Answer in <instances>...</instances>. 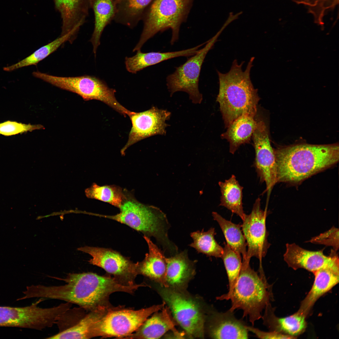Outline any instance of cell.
<instances>
[{
  "label": "cell",
  "mask_w": 339,
  "mask_h": 339,
  "mask_svg": "<svg viewBox=\"0 0 339 339\" xmlns=\"http://www.w3.org/2000/svg\"><path fill=\"white\" fill-rule=\"evenodd\" d=\"M276 321L280 329L291 336L300 334L306 327L305 315L299 311L290 316L277 319Z\"/></svg>",
  "instance_id": "cell-33"
},
{
  "label": "cell",
  "mask_w": 339,
  "mask_h": 339,
  "mask_svg": "<svg viewBox=\"0 0 339 339\" xmlns=\"http://www.w3.org/2000/svg\"><path fill=\"white\" fill-rule=\"evenodd\" d=\"M233 312L218 313L209 328L210 336L215 339H247L248 331L243 322L236 319Z\"/></svg>",
  "instance_id": "cell-19"
},
{
  "label": "cell",
  "mask_w": 339,
  "mask_h": 339,
  "mask_svg": "<svg viewBox=\"0 0 339 339\" xmlns=\"http://www.w3.org/2000/svg\"><path fill=\"white\" fill-rule=\"evenodd\" d=\"M266 211L261 208V199L259 197L254 203L251 213L249 215L246 214L242 220L241 228L248 249L242 267L249 265L252 257L259 260L260 267H262V259L266 256L269 246L266 224Z\"/></svg>",
  "instance_id": "cell-10"
},
{
  "label": "cell",
  "mask_w": 339,
  "mask_h": 339,
  "mask_svg": "<svg viewBox=\"0 0 339 339\" xmlns=\"http://www.w3.org/2000/svg\"><path fill=\"white\" fill-rule=\"evenodd\" d=\"M203 44L196 46L182 51L165 52H142L137 51L136 55L125 58V63L127 71L132 73L150 66L163 61L179 56L188 57L195 54Z\"/></svg>",
  "instance_id": "cell-21"
},
{
  "label": "cell",
  "mask_w": 339,
  "mask_h": 339,
  "mask_svg": "<svg viewBox=\"0 0 339 339\" xmlns=\"http://www.w3.org/2000/svg\"><path fill=\"white\" fill-rule=\"evenodd\" d=\"M218 185L221 192L219 206L226 207L243 220L246 215L242 201L243 187L240 185L236 176L232 175L224 182H219Z\"/></svg>",
  "instance_id": "cell-26"
},
{
  "label": "cell",
  "mask_w": 339,
  "mask_h": 339,
  "mask_svg": "<svg viewBox=\"0 0 339 339\" xmlns=\"http://www.w3.org/2000/svg\"><path fill=\"white\" fill-rule=\"evenodd\" d=\"M248 331L254 334L258 338L261 339H290L293 338L288 335L281 334L276 331L265 332L253 326H246Z\"/></svg>",
  "instance_id": "cell-36"
},
{
  "label": "cell",
  "mask_w": 339,
  "mask_h": 339,
  "mask_svg": "<svg viewBox=\"0 0 339 339\" xmlns=\"http://www.w3.org/2000/svg\"><path fill=\"white\" fill-rule=\"evenodd\" d=\"M255 115L245 114L235 120L227 127V131L221 135L229 143V152L234 154L240 146L248 143L256 129L257 121Z\"/></svg>",
  "instance_id": "cell-22"
},
{
  "label": "cell",
  "mask_w": 339,
  "mask_h": 339,
  "mask_svg": "<svg viewBox=\"0 0 339 339\" xmlns=\"http://www.w3.org/2000/svg\"></svg>",
  "instance_id": "cell-38"
},
{
  "label": "cell",
  "mask_w": 339,
  "mask_h": 339,
  "mask_svg": "<svg viewBox=\"0 0 339 339\" xmlns=\"http://www.w3.org/2000/svg\"><path fill=\"white\" fill-rule=\"evenodd\" d=\"M65 284L46 286L39 284L27 286L25 295L28 299L42 298L65 301L90 311L108 304V298L117 292L116 280L110 277L91 272L70 273L63 278Z\"/></svg>",
  "instance_id": "cell-1"
},
{
  "label": "cell",
  "mask_w": 339,
  "mask_h": 339,
  "mask_svg": "<svg viewBox=\"0 0 339 339\" xmlns=\"http://www.w3.org/2000/svg\"><path fill=\"white\" fill-rule=\"evenodd\" d=\"M124 191V196L119 213L113 215L89 214L115 220L142 233L144 235L154 237L164 254L171 256L178 253L177 247L168 237L170 226L166 215L156 207L139 202L132 192L126 189Z\"/></svg>",
  "instance_id": "cell-4"
},
{
  "label": "cell",
  "mask_w": 339,
  "mask_h": 339,
  "mask_svg": "<svg viewBox=\"0 0 339 339\" xmlns=\"http://www.w3.org/2000/svg\"><path fill=\"white\" fill-rule=\"evenodd\" d=\"M226 271L228 281L229 290L232 291L241 268V257L224 243L223 252L221 257Z\"/></svg>",
  "instance_id": "cell-32"
},
{
  "label": "cell",
  "mask_w": 339,
  "mask_h": 339,
  "mask_svg": "<svg viewBox=\"0 0 339 339\" xmlns=\"http://www.w3.org/2000/svg\"><path fill=\"white\" fill-rule=\"evenodd\" d=\"M254 59L250 58L244 71L242 69L244 62L239 64L236 59L228 73L217 71L219 91L217 100L227 128L243 114L256 115L260 98L250 76Z\"/></svg>",
  "instance_id": "cell-3"
},
{
  "label": "cell",
  "mask_w": 339,
  "mask_h": 339,
  "mask_svg": "<svg viewBox=\"0 0 339 339\" xmlns=\"http://www.w3.org/2000/svg\"><path fill=\"white\" fill-rule=\"evenodd\" d=\"M40 299L24 307L0 306V327L27 328L41 330L55 324L59 315L58 308H41Z\"/></svg>",
  "instance_id": "cell-9"
},
{
  "label": "cell",
  "mask_w": 339,
  "mask_h": 339,
  "mask_svg": "<svg viewBox=\"0 0 339 339\" xmlns=\"http://www.w3.org/2000/svg\"><path fill=\"white\" fill-rule=\"evenodd\" d=\"M273 150L277 182L299 183L336 164L339 159L338 143L298 144Z\"/></svg>",
  "instance_id": "cell-2"
},
{
  "label": "cell",
  "mask_w": 339,
  "mask_h": 339,
  "mask_svg": "<svg viewBox=\"0 0 339 339\" xmlns=\"http://www.w3.org/2000/svg\"><path fill=\"white\" fill-rule=\"evenodd\" d=\"M310 241L314 244L331 246L337 250L339 247L338 229L333 227L325 232L314 237Z\"/></svg>",
  "instance_id": "cell-35"
},
{
  "label": "cell",
  "mask_w": 339,
  "mask_h": 339,
  "mask_svg": "<svg viewBox=\"0 0 339 339\" xmlns=\"http://www.w3.org/2000/svg\"><path fill=\"white\" fill-rule=\"evenodd\" d=\"M143 238L148 248V252L145 254L143 260L137 263L138 274H140L168 288L166 279V257L163 251L154 244L149 237Z\"/></svg>",
  "instance_id": "cell-18"
},
{
  "label": "cell",
  "mask_w": 339,
  "mask_h": 339,
  "mask_svg": "<svg viewBox=\"0 0 339 339\" xmlns=\"http://www.w3.org/2000/svg\"><path fill=\"white\" fill-rule=\"evenodd\" d=\"M74 36L72 33L60 36L54 40L40 47L23 60L4 67V71H11L22 67L35 65L55 51L62 44L69 40L71 43Z\"/></svg>",
  "instance_id": "cell-29"
},
{
  "label": "cell",
  "mask_w": 339,
  "mask_h": 339,
  "mask_svg": "<svg viewBox=\"0 0 339 339\" xmlns=\"http://www.w3.org/2000/svg\"><path fill=\"white\" fill-rule=\"evenodd\" d=\"M94 17V29L90 41L96 56L100 44V39L105 27L113 20L116 12L114 0H92L91 5Z\"/></svg>",
  "instance_id": "cell-24"
},
{
  "label": "cell",
  "mask_w": 339,
  "mask_h": 339,
  "mask_svg": "<svg viewBox=\"0 0 339 339\" xmlns=\"http://www.w3.org/2000/svg\"><path fill=\"white\" fill-rule=\"evenodd\" d=\"M110 308L109 306H103L91 311L73 326L47 338L89 339V332L91 327Z\"/></svg>",
  "instance_id": "cell-27"
},
{
  "label": "cell",
  "mask_w": 339,
  "mask_h": 339,
  "mask_svg": "<svg viewBox=\"0 0 339 339\" xmlns=\"http://www.w3.org/2000/svg\"><path fill=\"white\" fill-rule=\"evenodd\" d=\"M45 129L40 124H26L8 121L0 123V134L11 136L35 130Z\"/></svg>",
  "instance_id": "cell-34"
},
{
  "label": "cell",
  "mask_w": 339,
  "mask_h": 339,
  "mask_svg": "<svg viewBox=\"0 0 339 339\" xmlns=\"http://www.w3.org/2000/svg\"><path fill=\"white\" fill-rule=\"evenodd\" d=\"M258 273L252 269L250 264L241 267L233 290L216 298L219 300H230L229 310L234 312L241 309L243 317H248L253 326L262 317V312L267 305L269 293L268 286L263 270Z\"/></svg>",
  "instance_id": "cell-5"
},
{
  "label": "cell",
  "mask_w": 339,
  "mask_h": 339,
  "mask_svg": "<svg viewBox=\"0 0 339 339\" xmlns=\"http://www.w3.org/2000/svg\"><path fill=\"white\" fill-rule=\"evenodd\" d=\"M62 20L60 36L72 33L74 36L85 23L92 0H54Z\"/></svg>",
  "instance_id": "cell-15"
},
{
  "label": "cell",
  "mask_w": 339,
  "mask_h": 339,
  "mask_svg": "<svg viewBox=\"0 0 339 339\" xmlns=\"http://www.w3.org/2000/svg\"><path fill=\"white\" fill-rule=\"evenodd\" d=\"M160 293L176 320L188 334L193 337H203L204 319L197 304L167 288H161Z\"/></svg>",
  "instance_id": "cell-11"
},
{
  "label": "cell",
  "mask_w": 339,
  "mask_h": 339,
  "mask_svg": "<svg viewBox=\"0 0 339 339\" xmlns=\"http://www.w3.org/2000/svg\"><path fill=\"white\" fill-rule=\"evenodd\" d=\"M215 229L211 228L208 231H197L191 234L193 242L189 246L194 248L198 253L208 256L221 257L223 248L217 242L214 238L216 234Z\"/></svg>",
  "instance_id": "cell-30"
},
{
  "label": "cell",
  "mask_w": 339,
  "mask_h": 339,
  "mask_svg": "<svg viewBox=\"0 0 339 339\" xmlns=\"http://www.w3.org/2000/svg\"><path fill=\"white\" fill-rule=\"evenodd\" d=\"M89 198L108 203L119 208L124 196V189L116 185L100 186L94 183L85 191Z\"/></svg>",
  "instance_id": "cell-31"
},
{
  "label": "cell",
  "mask_w": 339,
  "mask_h": 339,
  "mask_svg": "<svg viewBox=\"0 0 339 339\" xmlns=\"http://www.w3.org/2000/svg\"><path fill=\"white\" fill-rule=\"evenodd\" d=\"M175 325L166 307L161 312L155 313L151 318L147 319L135 332L124 338L158 339L170 330L176 336H181V334L175 329Z\"/></svg>",
  "instance_id": "cell-20"
},
{
  "label": "cell",
  "mask_w": 339,
  "mask_h": 339,
  "mask_svg": "<svg viewBox=\"0 0 339 339\" xmlns=\"http://www.w3.org/2000/svg\"><path fill=\"white\" fill-rule=\"evenodd\" d=\"M153 0H115V22L130 28L142 20L144 12Z\"/></svg>",
  "instance_id": "cell-25"
},
{
  "label": "cell",
  "mask_w": 339,
  "mask_h": 339,
  "mask_svg": "<svg viewBox=\"0 0 339 339\" xmlns=\"http://www.w3.org/2000/svg\"><path fill=\"white\" fill-rule=\"evenodd\" d=\"M306 0V1H317V0Z\"/></svg>",
  "instance_id": "cell-37"
},
{
  "label": "cell",
  "mask_w": 339,
  "mask_h": 339,
  "mask_svg": "<svg viewBox=\"0 0 339 339\" xmlns=\"http://www.w3.org/2000/svg\"><path fill=\"white\" fill-rule=\"evenodd\" d=\"M192 0H153L143 14V29L133 51L140 50L158 32L169 29L172 31L170 43L173 45L179 39L180 25L186 20Z\"/></svg>",
  "instance_id": "cell-6"
},
{
  "label": "cell",
  "mask_w": 339,
  "mask_h": 339,
  "mask_svg": "<svg viewBox=\"0 0 339 339\" xmlns=\"http://www.w3.org/2000/svg\"><path fill=\"white\" fill-rule=\"evenodd\" d=\"M252 137L255 151L254 166L260 181L265 182L266 190L269 192L277 183L276 165L268 130L263 121H257Z\"/></svg>",
  "instance_id": "cell-14"
},
{
  "label": "cell",
  "mask_w": 339,
  "mask_h": 339,
  "mask_svg": "<svg viewBox=\"0 0 339 339\" xmlns=\"http://www.w3.org/2000/svg\"><path fill=\"white\" fill-rule=\"evenodd\" d=\"M79 251L88 253L92 258L88 261L100 267L114 277L129 285L138 274L137 263H134L118 252L104 248L85 246L78 248Z\"/></svg>",
  "instance_id": "cell-12"
},
{
  "label": "cell",
  "mask_w": 339,
  "mask_h": 339,
  "mask_svg": "<svg viewBox=\"0 0 339 339\" xmlns=\"http://www.w3.org/2000/svg\"><path fill=\"white\" fill-rule=\"evenodd\" d=\"M170 115L169 111L155 106L141 112L132 111L129 116L132 127L127 141L121 150V155H125L126 149L137 142L155 135H165L168 126L166 121Z\"/></svg>",
  "instance_id": "cell-13"
},
{
  "label": "cell",
  "mask_w": 339,
  "mask_h": 339,
  "mask_svg": "<svg viewBox=\"0 0 339 339\" xmlns=\"http://www.w3.org/2000/svg\"><path fill=\"white\" fill-rule=\"evenodd\" d=\"M314 273L315 277L313 285L299 311L305 315L319 298L338 283V257L330 264Z\"/></svg>",
  "instance_id": "cell-17"
},
{
  "label": "cell",
  "mask_w": 339,
  "mask_h": 339,
  "mask_svg": "<svg viewBox=\"0 0 339 339\" xmlns=\"http://www.w3.org/2000/svg\"><path fill=\"white\" fill-rule=\"evenodd\" d=\"M212 216L220 227L225 238L227 244L233 250L242 257V263L245 259L246 253V241L241 229V226L227 220L216 212H213Z\"/></svg>",
  "instance_id": "cell-28"
},
{
  "label": "cell",
  "mask_w": 339,
  "mask_h": 339,
  "mask_svg": "<svg viewBox=\"0 0 339 339\" xmlns=\"http://www.w3.org/2000/svg\"><path fill=\"white\" fill-rule=\"evenodd\" d=\"M222 31L220 29L206 42L203 48L199 50L185 63L176 67L173 73L168 76L166 84L171 95L177 91H184L188 94L193 103H201L202 95L199 92L198 85L202 65L207 54Z\"/></svg>",
  "instance_id": "cell-8"
},
{
  "label": "cell",
  "mask_w": 339,
  "mask_h": 339,
  "mask_svg": "<svg viewBox=\"0 0 339 339\" xmlns=\"http://www.w3.org/2000/svg\"><path fill=\"white\" fill-rule=\"evenodd\" d=\"M286 247L283 258L289 266L313 272L330 264L338 257L326 256L321 250H307L295 243L287 244Z\"/></svg>",
  "instance_id": "cell-16"
},
{
  "label": "cell",
  "mask_w": 339,
  "mask_h": 339,
  "mask_svg": "<svg viewBox=\"0 0 339 339\" xmlns=\"http://www.w3.org/2000/svg\"><path fill=\"white\" fill-rule=\"evenodd\" d=\"M165 303L137 310L110 308L91 327L89 338H124L136 331L152 314L163 308Z\"/></svg>",
  "instance_id": "cell-7"
},
{
  "label": "cell",
  "mask_w": 339,
  "mask_h": 339,
  "mask_svg": "<svg viewBox=\"0 0 339 339\" xmlns=\"http://www.w3.org/2000/svg\"><path fill=\"white\" fill-rule=\"evenodd\" d=\"M166 261L167 282L169 286L175 287L181 285L194 274L197 261L189 258L186 250L166 257Z\"/></svg>",
  "instance_id": "cell-23"
}]
</instances>
